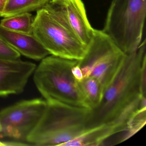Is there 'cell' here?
I'll use <instances>...</instances> for the list:
<instances>
[{
    "label": "cell",
    "mask_w": 146,
    "mask_h": 146,
    "mask_svg": "<svg viewBox=\"0 0 146 146\" xmlns=\"http://www.w3.org/2000/svg\"><path fill=\"white\" fill-rule=\"evenodd\" d=\"M146 42L144 39L135 51L125 55L100 104L89 110V129L106 125L125 131L135 116L146 109Z\"/></svg>",
    "instance_id": "1"
},
{
    "label": "cell",
    "mask_w": 146,
    "mask_h": 146,
    "mask_svg": "<svg viewBox=\"0 0 146 146\" xmlns=\"http://www.w3.org/2000/svg\"><path fill=\"white\" fill-rule=\"evenodd\" d=\"M78 61L52 55L42 60L34 72V80L47 102L90 109L72 72Z\"/></svg>",
    "instance_id": "2"
},
{
    "label": "cell",
    "mask_w": 146,
    "mask_h": 146,
    "mask_svg": "<svg viewBox=\"0 0 146 146\" xmlns=\"http://www.w3.org/2000/svg\"><path fill=\"white\" fill-rule=\"evenodd\" d=\"M47 103L41 119L27 140L29 145L62 146L88 130L90 109Z\"/></svg>",
    "instance_id": "3"
},
{
    "label": "cell",
    "mask_w": 146,
    "mask_h": 146,
    "mask_svg": "<svg viewBox=\"0 0 146 146\" xmlns=\"http://www.w3.org/2000/svg\"><path fill=\"white\" fill-rule=\"evenodd\" d=\"M146 0H113L102 31L125 54L135 51L143 41Z\"/></svg>",
    "instance_id": "4"
},
{
    "label": "cell",
    "mask_w": 146,
    "mask_h": 146,
    "mask_svg": "<svg viewBox=\"0 0 146 146\" xmlns=\"http://www.w3.org/2000/svg\"><path fill=\"white\" fill-rule=\"evenodd\" d=\"M32 34L50 54L60 58L81 60L88 48L63 17L46 7L37 10Z\"/></svg>",
    "instance_id": "5"
},
{
    "label": "cell",
    "mask_w": 146,
    "mask_h": 146,
    "mask_svg": "<svg viewBox=\"0 0 146 146\" xmlns=\"http://www.w3.org/2000/svg\"><path fill=\"white\" fill-rule=\"evenodd\" d=\"M125 55L102 31L95 29L86 53L78 60V64L83 78L92 77L98 80L104 93L121 66Z\"/></svg>",
    "instance_id": "6"
},
{
    "label": "cell",
    "mask_w": 146,
    "mask_h": 146,
    "mask_svg": "<svg viewBox=\"0 0 146 146\" xmlns=\"http://www.w3.org/2000/svg\"><path fill=\"white\" fill-rule=\"evenodd\" d=\"M47 106L46 100L35 99L22 101L1 110L2 137L28 144L27 140L40 123Z\"/></svg>",
    "instance_id": "7"
},
{
    "label": "cell",
    "mask_w": 146,
    "mask_h": 146,
    "mask_svg": "<svg viewBox=\"0 0 146 146\" xmlns=\"http://www.w3.org/2000/svg\"><path fill=\"white\" fill-rule=\"evenodd\" d=\"M44 6L59 13L81 42L88 46L95 29L90 23L82 0H50Z\"/></svg>",
    "instance_id": "8"
},
{
    "label": "cell",
    "mask_w": 146,
    "mask_h": 146,
    "mask_svg": "<svg viewBox=\"0 0 146 146\" xmlns=\"http://www.w3.org/2000/svg\"><path fill=\"white\" fill-rule=\"evenodd\" d=\"M36 67L29 61L0 58V96L22 93Z\"/></svg>",
    "instance_id": "9"
},
{
    "label": "cell",
    "mask_w": 146,
    "mask_h": 146,
    "mask_svg": "<svg viewBox=\"0 0 146 146\" xmlns=\"http://www.w3.org/2000/svg\"><path fill=\"white\" fill-rule=\"evenodd\" d=\"M0 36L23 56L40 60L50 54L33 34L15 32L0 26Z\"/></svg>",
    "instance_id": "10"
},
{
    "label": "cell",
    "mask_w": 146,
    "mask_h": 146,
    "mask_svg": "<svg viewBox=\"0 0 146 146\" xmlns=\"http://www.w3.org/2000/svg\"><path fill=\"white\" fill-rule=\"evenodd\" d=\"M115 134L112 126L104 125L89 129L82 135L66 143L62 146H100Z\"/></svg>",
    "instance_id": "11"
},
{
    "label": "cell",
    "mask_w": 146,
    "mask_h": 146,
    "mask_svg": "<svg viewBox=\"0 0 146 146\" xmlns=\"http://www.w3.org/2000/svg\"><path fill=\"white\" fill-rule=\"evenodd\" d=\"M50 0H8L0 16L11 17L25 13L37 11L42 8Z\"/></svg>",
    "instance_id": "12"
},
{
    "label": "cell",
    "mask_w": 146,
    "mask_h": 146,
    "mask_svg": "<svg viewBox=\"0 0 146 146\" xmlns=\"http://www.w3.org/2000/svg\"><path fill=\"white\" fill-rule=\"evenodd\" d=\"M78 83L90 109L96 108L100 102L103 96L100 84L98 80L92 77L83 78Z\"/></svg>",
    "instance_id": "13"
},
{
    "label": "cell",
    "mask_w": 146,
    "mask_h": 146,
    "mask_svg": "<svg viewBox=\"0 0 146 146\" xmlns=\"http://www.w3.org/2000/svg\"><path fill=\"white\" fill-rule=\"evenodd\" d=\"M34 19L30 13H25L4 18L0 26L8 30L26 34H32Z\"/></svg>",
    "instance_id": "14"
},
{
    "label": "cell",
    "mask_w": 146,
    "mask_h": 146,
    "mask_svg": "<svg viewBox=\"0 0 146 146\" xmlns=\"http://www.w3.org/2000/svg\"><path fill=\"white\" fill-rule=\"evenodd\" d=\"M21 54L0 36V58L10 59H19Z\"/></svg>",
    "instance_id": "15"
},
{
    "label": "cell",
    "mask_w": 146,
    "mask_h": 146,
    "mask_svg": "<svg viewBox=\"0 0 146 146\" xmlns=\"http://www.w3.org/2000/svg\"><path fill=\"white\" fill-rule=\"evenodd\" d=\"M72 72L74 78L78 82H80L83 79V76L81 68L78 65V62L72 67Z\"/></svg>",
    "instance_id": "16"
},
{
    "label": "cell",
    "mask_w": 146,
    "mask_h": 146,
    "mask_svg": "<svg viewBox=\"0 0 146 146\" xmlns=\"http://www.w3.org/2000/svg\"><path fill=\"white\" fill-rule=\"evenodd\" d=\"M5 5V4L2 1V0H0V15L3 12Z\"/></svg>",
    "instance_id": "17"
},
{
    "label": "cell",
    "mask_w": 146,
    "mask_h": 146,
    "mask_svg": "<svg viewBox=\"0 0 146 146\" xmlns=\"http://www.w3.org/2000/svg\"><path fill=\"white\" fill-rule=\"evenodd\" d=\"M1 133H2V127H1V124L0 123V139L2 137Z\"/></svg>",
    "instance_id": "18"
},
{
    "label": "cell",
    "mask_w": 146,
    "mask_h": 146,
    "mask_svg": "<svg viewBox=\"0 0 146 146\" xmlns=\"http://www.w3.org/2000/svg\"><path fill=\"white\" fill-rule=\"evenodd\" d=\"M6 146L5 142L1 141H0V146Z\"/></svg>",
    "instance_id": "19"
},
{
    "label": "cell",
    "mask_w": 146,
    "mask_h": 146,
    "mask_svg": "<svg viewBox=\"0 0 146 146\" xmlns=\"http://www.w3.org/2000/svg\"><path fill=\"white\" fill-rule=\"evenodd\" d=\"M2 1L5 3V4H6L7 3V1H8V0H2Z\"/></svg>",
    "instance_id": "20"
}]
</instances>
